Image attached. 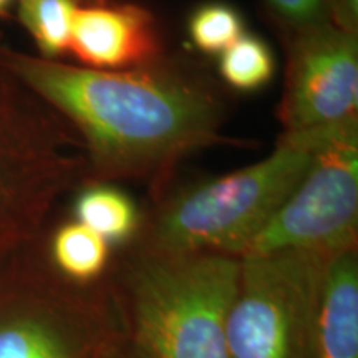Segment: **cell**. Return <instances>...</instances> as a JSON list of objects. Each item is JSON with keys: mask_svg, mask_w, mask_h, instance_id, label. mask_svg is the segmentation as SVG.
I'll return each mask as SVG.
<instances>
[{"mask_svg": "<svg viewBox=\"0 0 358 358\" xmlns=\"http://www.w3.org/2000/svg\"><path fill=\"white\" fill-rule=\"evenodd\" d=\"M70 52L95 70L136 69L166 55L153 13L136 3L105 0L77 7Z\"/></svg>", "mask_w": 358, "mask_h": 358, "instance_id": "8", "label": "cell"}, {"mask_svg": "<svg viewBox=\"0 0 358 358\" xmlns=\"http://www.w3.org/2000/svg\"><path fill=\"white\" fill-rule=\"evenodd\" d=\"M358 122L347 124L317 155L292 194L236 257L280 252L335 254L357 248Z\"/></svg>", "mask_w": 358, "mask_h": 358, "instance_id": "5", "label": "cell"}, {"mask_svg": "<svg viewBox=\"0 0 358 358\" xmlns=\"http://www.w3.org/2000/svg\"><path fill=\"white\" fill-rule=\"evenodd\" d=\"M264 3L287 37L329 22L330 0H264Z\"/></svg>", "mask_w": 358, "mask_h": 358, "instance_id": "15", "label": "cell"}, {"mask_svg": "<svg viewBox=\"0 0 358 358\" xmlns=\"http://www.w3.org/2000/svg\"><path fill=\"white\" fill-rule=\"evenodd\" d=\"M241 259L145 250L128 275L129 330L140 358H231L227 313Z\"/></svg>", "mask_w": 358, "mask_h": 358, "instance_id": "3", "label": "cell"}, {"mask_svg": "<svg viewBox=\"0 0 358 358\" xmlns=\"http://www.w3.org/2000/svg\"><path fill=\"white\" fill-rule=\"evenodd\" d=\"M243 34V17L224 2H206L196 7L187 20V37L192 47L206 55H221Z\"/></svg>", "mask_w": 358, "mask_h": 358, "instance_id": "14", "label": "cell"}, {"mask_svg": "<svg viewBox=\"0 0 358 358\" xmlns=\"http://www.w3.org/2000/svg\"><path fill=\"white\" fill-rule=\"evenodd\" d=\"M217 71L222 82L237 92H259L274 78L275 58L261 37L243 34L219 55Z\"/></svg>", "mask_w": 358, "mask_h": 358, "instance_id": "13", "label": "cell"}, {"mask_svg": "<svg viewBox=\"0 0 358 358\" xmlns=\"http://www.w3.org/2000/svg\"><path fill=\"white\" fill-rule=\"evenodd\" d=\"M103 295L73 310L24 308L0 317V358H116L118 332Z\"/></svg>", "mask_w": 358, "mask_h": 358, "instance_id": "7", "label": "cell"}, {"mask_svg": "<svg viewBox=\"0 0 358 358\" xmlns=\"http://www.w3.org/2000/svg\"><path fill=\"white\" fill-rule=\"evenodd\" d=\"M73 2L77 3V6H78V3H82V2H90V3H93V2H100V0H73Z\"/></svg>", "mask_w": 358, "mask_h": 358, "instance_id": "18", "label": "cell"}, {"mask_svg": "<svg viewBox=\"0 0 358 358\" xmlns=\"http://www.w3.org/2000/svg\"><path fill=\"white\" fill-rule=\"evenodd\" d=\"M358 35L325 24L287 37L279 120L284 133L358 120Z\"/></svg>", "mask_w": 358, "mask_h": 358, "instance_id": "6", "label": "cell"}, {"mask_svg": "<svg viewBox=\"0 0 358 358\" xmlns=\"http://www.w3.org/2000/svg\"><path fill=\"white\" fill-rule=\"evenodd\" d=\"M310 358H358L357 248L325 262L312 312Z\"/></svg>", "mask_w": 358, "mask_h": 358, "instance_id": "9", "label": "cell"}, {"mask_svg": "<svg viewBox=\"0 0 358 358\" xmlns=\"http://www.w3.org/2000/svg\"><path fill=\"white\" fill-rule=\"evenodd\" d=\"M329 22L343 32L358 35V0H330Z\"/></svg>", "mask_w": 358, "mask_h": 358, "instance_id": "16", "label": "cell"}, {"mask_svg": "<svg viewBox=\"0 0 358 358\" xmlns=\"http://www.w3.org/2000/svg\"><path fill=\"white\" fill-rule=\"evenodd\" d=\"M332 254L280 252L243 257L227 313L231 358H310V322Z\"/></svg>", "mask_w": 358, "mask_h": 358, "instance_id": "4", "label": "cell"}, {"mask_svg": "<svg viewBox=\"0 0 358 358\" xmlns=\"http://www.w3.org/2000/svg\"><path fill=\"white\" fill-rule=\"evenodd\" d=\"M19 20L34 38L45 60L70 52L71 25L77 10L73 0H17Z\"/></svg>", "mask_w": 358, "mask_h": 358, "instance_id": "12", "label": "cell"}, {"mask_svg": "<svg viewBox=\"0 0 358 358\" xmlns=\"http://www.w3.org/2000/svg\"><path fill=\"white\" fill-rule=\"evenodd\" d=\"M10 3H12V0H0V13L6 10V8L10 6Z\"/></svg>", "mask_w": 358, "mask_h": 358, "instance_id": "17", "label": "cell"}, {"mask_svg": "<svg viewBox=\"0 0 358 358\" xmlns=\"http://www.w3.org/2000/svg\"><path fill=\"white\" fill-rule=\"evenodd\" d=\"M52 259L70 280L88 284L103 275L110 261V243L77 221L58 227L52 239Z\"/></svg>", "mask_w": 358, "mask_h": 358, "instance_id": "11", "label": "cell"}, {"mask_svg": "<svg viewBox=\"0 0 358 358\" xmlns=\"http://www.w3.org/2000/svg\"><path fill=\"white\" fill-rule=\"evenodd\" d=\"M75 217L110 244L127 243L141 226L133 199L106 182H92L80 192L75 201Z\"/></svg>", "mask_w": 358, "mask_h": 358, "instance_id": "10", "label": "cell"}, {"mask_svg": "<svg viewBox=\"0 0 358 358\" xmlns=\"http://www.w3.org/2000/svg\"><path fill=\"white\" fill-rule=\"evenodd\" d=\"M353 122L282 133L267 158L179 192L151 221L146 250L236 257L241 245L292 194L317 155Z\"/></svg>", "mask_w": 358, "mask_h": 358, "instance_id": "2", "label": "cell"}, {"mask_svg": "<svg viewBox=\"0 0 358 358\" xmlns=\"http://www.w3.org/2000/svg\"><path fill=\"white\" fill-rule=\"evenodd\" d=\"M8 69L77 129L93 182L161 185L182 159L229 143L227 103L191 64L168 58L136 69L95 70L27 55Z\"/></svg>", "mask_w": 358, "mask_h": 358, "instance_id": "1", "label": "cell"}]
</instances>
